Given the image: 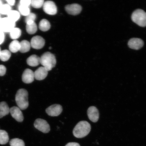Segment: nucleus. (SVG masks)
<instances>
[{
	"label": "nucleus",
	"instance_id": "obj_1",
	"mask_svg": "<svg viewBox=\"0 0 146 146\" xmlns=\"http://www.w3.org/2000/svg\"><path fill=\"white\" fill-rule=\"evenodd\" d=\"M91 129V125L88 122L82 121L79 122L73 131L74 136L77 138H82L85 137L90 133Z\"/></svg>",
	"mask_w": 146,
	"mask_h": 146
},
{
	"label": "nucleus",
	"instance_id": "obj_2",
	"mask_svg": "<svg viewBox=\"0 0 146 146\" xmlns=\"http://www.w3.org/2000/svg\"><path fill=\"white\" fill-rule=\"evenodd\" d=\"M15 100L18 107L21 110L27 109L29 105L27 91L24 89L18 90L16 95Z\"/></svg>",
	"mask_w": 146,
	"mask_h": 146
},
{
	"label": "nucleus",
	"instance_id": "obj_3",
	"mask_svg": "<svg viewBox=\"0 0 146 146\" xmlns=\"http://www.w3.org/2000/svg\"><path fill=\"white\" fill-rule=\"evenodd\" d=\"M40 64L48 72L52 70L56 65L55 56L50 52H46L40 58Z\"/></svg>",
	"mask_w": 146,
	"mask_h": 146
},
{
	"label": "nucleus",
	"instance_id": "obj_4",
	"mask_svg": "<svg viewBox=\"0 0 146 146\" xmlns=\"http://www.w3.org/2000/svg\"><path fill=\"white\" fill-rule=\"evenodd\" d=\"M131 19L139 26L146 27V13L141 9H137L135 11L131 16Z\"/></svg>",
	"mask_w": 146,
	"mask_h": 146
},
{
	"label": "nucleus",
	"instance_id": "obj_5",
	"mask_svg": "<svg viewBox=\"0 0 146 146\" xmlns=\"http://www.w3.org/2000/svg\"><path fill=\"white\" fill-rule=\"evenodd\" d=\"M15 23L7 17L1 18L0 21V30L3 33H10L15 27Z\"/></svg>",
	"mask_w": 146,
	"mask_h": 146
},
{
	"label": "nucleus",
	"instance_id": "obj_6",
	"mask_svg": "<svg viewBox=\"0 0 146 146\" xmlns=\"http://www.w3.org/2000/svg\"><path fill=\"white\" fill-rule=\"evenodd\" d=\"M34 126L36 129L42 132L47 133L50 131V127L45 120L38 118L34 122Z\"/></svg>",
	"mask_w": 146,
	"mask_h": 146
},
{
	"label": "nucleus",
	"instance_id": "obj_7",
	"mask_svg": "<svg viewBox=\"0 0 146 146\" xmlns=\"http://www.w3.org/2000/svg\"><path fill=\"white\" fill-rule=\"evenodd\" d=\"M43 6L44 11L47 14L53 15L57 13V7L53 1H46L44 3Z\"/></svg>",
	"mask_w": 146,
	"mask_h": 146
},
{
	"label": "nucleus",
	"instance_id": "obj_8",
	"mask_svg": "<svg viewBox=\"0 0 146 146\" xmlns=\"http://www.w3.org/2000/svg\"><path fill=\"white\" fill-rule=\"evenodd\" d=\"M62 107L59 104H54L50 106L46 110L47 114L51 116H57L62 112Z\"/></svg>",
	"mask_w": 146,
	"mask_h": 146
},
{
	"label": "nucleus",
	"instance_id": "obj_9",
	"mask_svg": "<svg viewBox=\"0 0 146 146\" xmlns=\"http://www.w3.org/2000/svg\"><path fill=\"white\" fill-rule=\"evenodd\" d=\"M31 45L32 48L39 50L43 48L45 44V40L42 36H36L32 38L31 41Z\"/></svg>",
	"mask_w": 146,
	"mask_h": 146
},
{
	"label": "nucleus",
	"instance_id": "obj_10",
	"mask_svg": "<svg viewBox=\"0 0 146 146\" xmlns=\"http://www.w3.org/2000/svg\"><path fill=\"white\" fill-rule=\"evenodd\" d=\"M87 115L89 119L94 123H96L99 118L98 110L94 106H91L87 110Z\"/></svg>",
	"mask_w": 146,
	"mask_h": 146
},
{
	"label": "nucleus",
	"instance_id": "obj_11",
	"mask_svg": "<svg viewBox=\"0 0 146 146\" xmlns=\"http://www.w3.org/2000/svg\"><path fill=\"white\" fill-rule=\"evenodd\" d=\"M65 9L67 13L72 15H78L81 13L82 10L81 5L76 3L67 5Z\"/></svg>",
	"mask_w": 146,
	"mask_h": 146
},
{
	"label": "nucleus",
	"instance_id": "obj_12",
	"mask_svg": "<svg viewBox=\"0 0 146 146\" xmlns=\"http://www.w3.org/2000/svg\"><path fill=\"white\" fill-rule=\"evenodd\" d=\"M10 113L12 117L18 122L23 121L24 117L21 110L19 108L14 106L10 109Z\"/></svg>",
	"mask_w": 146,
	"mask_h": 146
},
{
	"label": "nucleus",
	"instance_id": "obj_13",
	"mask_svg": "<svg viewBox=\"0 0 146 146\" xmlns=\"http://www.w3.org/2000/svg\"><path fill=\"white\" fill-rule=\"evenodd\" d=\"M22 78L23 82L25 84L32 83L35 79L34 72L30 69H25L23 73Z\"/></svg>",
	"mask_w": 146,
	"mask_h": 146
},
{
	"label": "nucleus",
	"instance_id": "obj_14",
	"mask_svg": "<svg viewBox=\"0 0 146 146\" xmlns=\"http://www.w3.org/2000/svg\"><path fill=\"white\" fill-rule=\"evenodd\" d=\"M128 45L131 49L138 50L143 46L144 42L139 38H133L129 40L128 42Z\"/></svg>",
	"mask_w": 146,
	"mask_h": 146
},
{
	"label": "nucleus",
	"instance_id": "obj_15",
	"mask_svg": "<svg viewBox=\"0 0 146 146\" xmlns=\"http://www.w3.org/2000/svg\"><path fill=\"white\" fill-rule=\"evenodd\" d=\"M34 73L35 78L41 81L44 80L47 77L48 71L44 67H41L36 69Z\"/></svg>",
	"mask_w": 146,
	"mask_h": 146
},
{
	"label": "nucleus",
	"instance_id": "obj_16",
	"mask_svg": "<svg viewBox=\"0 0 146 146\" xmlns=\"http://www.w3.org/2000/svg\"><path fill=\"white\" fill-rule=\"evenodd\" d=\"M27 63L32 67L37 66L40 63V58L35 54L29 56L27 59Z\"/></svg>",
	"mask_w": 146,
	"mask_h": 146
},
{
	"label": "nucleus",
	"instance_id": "obj_17",
	"mask_svg": "<svg viewBox=\"0 0 146 146\" xmlns=\"http://www.w3.org/2000/svg\"><path fill=\"white\" fill-rule=\"evenodd\" d=\"M10 109L6 102L0 103V118L8 115L10 113Z\"/></svg>",
	"mask_w": 146,
	"mask_h": 146
},
{
	"label": "nucleus",
	"instance_id": "obj_18",
	"mask_svg": "<svg viewBox=\"0 0 146 146\" xmlns=\"http://www.w3.org/2000/svg\"><path fill=\"white\" fill-rule=\"evenodd\" d=\"M20 42L17 40H13L11 42L9 45V51L11 52L16 53L19 51L20 50Z\"/></svg>",
	"mask_w": 146,
	"mask_h": 146
},
{
	"label": "nucleus",
	"instance_id": "obj_19",
	"mask_svg": "<svg viewBox=\"0 0 146 146\" xmlns=\"http://www.w3.org/2000/svg\"><path fill=\"white\" fill-rule=\"evenodd\" d=\"M20 52L23 53L28 52L30 50L31 47L30 42L26 40H23L20 42Z\"/></svg>",
	"mask_w": 146,
	"mask_h": 146
},
{
	"label": "nucleus",
	"instance_id": "obj_20",
	"mask_svg": "<svg viewBox=\"0 0 146 146\" xmlns=\"http://www.w3.org/2000/svg\"><path fill=\"white\" fill-rule=\"evenodd\" d=\"M50 24L49 21L46 19H43L40 21L39 24L40 30L43 32L48 31L50 28Z\"/></svg>",
	"mask_w": 146,
	"mask_h": 146
},
{
	"label": "nucleus",
	"instance_id": "obj_21",
	"mask_svg": "<svg viewBox=\"0 0 146 146\" xmlns=\"http://www.w3.org/2000/svg\"><path fill=\"white\" fill-rule=\"evenodd\" d=\"M21 29L18 27H14L9 33L10 37L13 40H16L21 36Z\"/></svg>",
	"mask_w": 146,
	"mask_h": 146
},
{
	"label": "nucleus",
	"instance_id": "obj_22",
	"mask_svg": "<svg viewBox=\"0 0 146 146\" xmlns=\"http://www.w3.org/2000/svg\"><path fill=\"white\" fill-rule=\"evenodd\" d=\"M7 16V17L9 19L15 23L21 17L19 12L16 10H12Z\"/></svg>",
	"mask_w": 146,
	"mask_h": 146
},
{
	"label": "nucleus",
	"instance_id": "obj_23",
	"mask_svg": "<svg viewBox=\"0 0 146 146\" xmlns=\"http://www.w3.org/2000/svg\"><path fill=\"white\" fill-rule=\"evenodd\" d=\"M9 137L6 131L0 130V144L2 145L6 144L9 141Z\"/></svg>",
	"mask_w": 146,
	"mask_h": 146
},
{
	"label": "nucleus",
	"instance_id": "obj_24",
	"mask_svg": "<svg viewBox=\"0 0 146 146\" xmlns=\"http://www.w3.org/2000/svg\"><path fill=\"white\" fill-rule=\"evenodd\" d=\"M11 54L10 51L5 50H1L0 53V60L3 62H6L8 61L10 59Z\"/></svg>",
	"mask_w": 146,
	"mask_h": 146
},
{
	"label": "nucleus",
	"instance_id": "obj_25",
	"mask_svg": "<svg viewBox=\"0 0 146 146\" xmlns=\"http://www.w3.org/2000/svg\"><path fill=\"white\" fill-rule=\"evenodd\" d=\"M26 29L27 32L29 34H34L35 33L37 30V25L35 22L30 24H27Z\"/></svg>",
	"mask_w": 146,
	"mask_h": 146
},
{
	"label": "nucleus",
	"instance_id": "obj_26",
	"mask_svg": "<svg viewBox=\"0 0 146 146\" xmlns=\"http://www.w3.org/2000/svg\"><path fill=\"white\" fill-rule=\"evenodd\" d=\"M12 10L11 7L7 4H3L0 7V14L8 15Z\"/></svg>",
	"mask_w": 146,
	"mask_h": 146
},
{
	"label": "nucleus",
	"instance_id": "obj_27",
	"mask_svg": "<svg viewBox=\"0 0 146 146\" xmlns=\"http://www.w3.org/2000/svg\"><path fill=\"white\" fill-rule=\"evenodd\" d=\"M18 10L20 14L22 15L27 16L30 13V10L29 7L24 6L21 5L18 6Z\"/></svg>",
	"mask_w": 146,
	"mask_h": 146
},
{
	"label": "nucleus",
	"instance_id": "obj_28",
	"mask_svg": "<svg viewBox=\"0 0 146 146\" xmlns=\"http://www.w3.org/2000/svg\"><path fill=\"white\" fill-rule=\"evenodd\" d=\"M11 146H25L23 140L18 138H14L11 140L10 142Z\"/></svg>",
	"mask_w": 146,
	"mask_h": 146
},
{
	"label": "nucleus",
	"instance_id": "obj_29",
	"mask_svg": "<svg viewBox=\"0 0 146 146\" xmlns=\"http://www.w3.org/2000/svg\"><path fill=\"white\" fill-rule=\"evenodd\" d=\"M44 2L43 0H32L31 1V5L35 8L39 9L43 6Z\"/></svg>",
	"mask_w": 146,
	"mask_h": 146
},
{
	"label": "nucleus",
	"instance_id": "obj_30",
	"mask_svg": "<svg viewBox=\"0 0 146 146\" xmlns=\"http://www.w3.org/2000/svg\"><path fill=\"white\" fill-rule=\"evenodd\" d=\"M36 18V16L35 14L30 13L28 15L26 16L25 18V23L29 21H32L35 22Z\"/></svg>",
	"mask_w": 146,
	"mask_h": 146
},
{
	"label": "nucleus",
	"instance_id": "obj_31",
	"mask_svg": "<svg viewBox=\"0 0 146 146\" xmlns=\"http://www.w3.org/2000/svg\"><path fill=\"white\" fill-rule=\"evenodd\" d=\"M20 5L24 6L29 7L31 5V0H21L20 1Z\"/></svg>",
	"mask_w": 146,
	"mask_h": 146
},
{
	"label": "nucleus",
	"instance_id": "obj_32",
	"mask_svg": "<svg viewBox=\"0 0 146 146\" xmlns=\"http://www.w3.org/2000/svg\"><path fill=\"white\" fill-rule=\"evenodd\" d=\"M6 68L4 65H0V76H4L6 72Z\"/></svg>",
	"mask_w": 146,
	"mask_h": 146
},
{
	"label": "nucleus",
	"instance_id": "obj_33",
	"mask_svg": "<svg viewBox=\"0 0 146 146\" xmlns=\"http://www.w3.org/2000/svg\"><path fill=\"white\" fill-rule=\"evenodd\" d=\"M5 38L4 33L0 30V45L3 43L5 41Z\"/></svg>",
	"mask_w": 146,
	"mask_h": 146
},
{
	"label": "nucleus",
	"instance_id": "obj_34",
	"mask_svg": "<svg viewBox=\"0 0 146 146\" xmlns=\"http://www.w3.org/2000/svg\"><path fill=\"white\" fill-rule=\"evenodd\" d=\"M7 4L10 6H13L15 4V0H7Z\"/></svg>",
	"mask_w": 146,
	"mask_h": 146
},
{
	"label": "nucleus",
	"instance_id": "obj_35",
	"mask_svg": "<svg viewBox=\"0 0 146 146\" xmlns=\"http://www.w3.org/2000/svg\"><path fill=\"white\" fill-rule=\"evenodd\" d=\"M65 146H80V144L76 142H69Z\"/></svg>",
	"mask_w": 146,
	"mask_h": 146
},
{
	"label": "nucleus",
	"instance_id": "obj_36",
	"mask_svg": "<svg viewBox=\"0 0 146 146\" xmlns=\"http://www.w3.org/2000/svg\"><path fill=\"white\" fill-rule=\"evenodd\" d=\"M3 4L2 1L0 0V7H1Z\"/></svg>",
	"mask_w": 146,
	"mask_h": 146
},
{
	"label": "nucleus",
	"instance_id": "obj_37",
	"mask_svg": "<svg viewBox=\"0 0 146 146\" xmlns=\"http://www.w3.org/2000/svg\"><path fill=\"white\" fill-rule=\"evenodd\" d=\"M1 14H0V21H1Z\"/></svg>",
	"mask_w": 146,
	"mask_h": 146
},
{
	"label": "nucleus",
	"instance_id": "obj_38",
	"mask_svg": "<svg viewBox=\"0 0 146 146\" xmlns=\"http://www.w3.org/2000/svg\"><path fill=\"white\" fill-rule=\"evenodd\" d=\"M1 48H0V53H1Z\"/></svg>",
	"mask_w": 146,
	"mask_h": 146
},
{
	"label": "nucleus",
	"instance_id": "obj_39",
	"mask_svg": "<svg viewBox=\"0 0 146 146\" xmlns=\"http://www.w3.org/2000/svg\"><path fill=\"white\" fill-rule=\"evenodd\" d=\"M51 48H52V47H50V49H51Z\"/></svg>",
	"mask_w": 146,
	"mask_h": 146
}]
</instances>
